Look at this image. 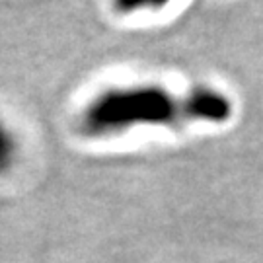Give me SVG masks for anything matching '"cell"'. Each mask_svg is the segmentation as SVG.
Returning a JSON list of instances; mask_svg holds the SVG:
<instances>
[{
    "instance_id": "cell-1",
    "label": "cell",
    "mask_w": 263,
    "mask_h": 263,
    "mask_svg": "<svg viewBox=\"0 0 263 263\" xmlns=\"http://www.w3.org/2000/svg\"><path fill=\"white\" fill-rule=\"evenodd\" d=\"M234 104L222 90L199 86L172 92L158 84L107 88L90 100L80 115V127L90 137H107L135 127H178L183 123L230 121Z\"/></svg>"
},
{
    "instance_id": "cell-2",
    "label": "cell",
    "mask_w": 263,
    "mask_h": 263,
    "mask_svg": "<svg viewBox=\"0 0 263 263\" xmlns=\"http://www.w3.org/2000/svg\"><path fill=\"white\" fill-rule=\"evenodd\" d=\"M20 142L14 129L0 117V172H6L14 166L18 158Z\"/></svg>"
}]
</instances>
